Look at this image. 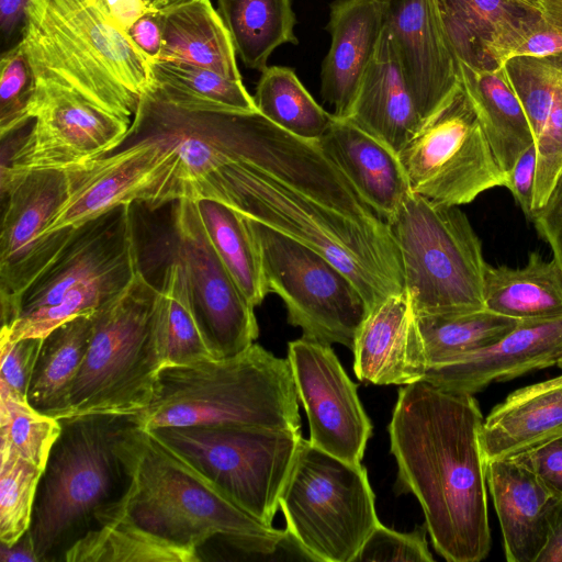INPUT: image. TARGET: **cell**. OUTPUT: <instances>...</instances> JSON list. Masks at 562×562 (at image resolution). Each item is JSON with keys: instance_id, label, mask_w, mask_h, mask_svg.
<instances>
[{"instance_id": "cell-1", "label": "cell", "mask_w": 562, "mask_h": 562, "mask_svg": "<svg viewBox=\"0 0 562 562\" xmlns=\"http://www.w3.org/2000/svg\"><path fill=\"white\" fill-rule=\"evenodd\" d=\"M483 420L472 394L419 381L400 389L387 426L395 491L417 498L448 562H479L491 550Z\"/></svg>"}, {"instance_id": "cell-2", "label": "cell", "mask_w": 562, "mask_h": 562, "mask_svg": "<svg viewBox=\"0 0 562 562\" xmlns=\"http://www.w3.org/2000/svg\"><path fill=\"white\" fill-rule=\"evenodd\" d=\"M127 485L121 497L98 514L123 516L154 536L198 551L221 537L250 553L272 554L290 538L248 514L203 475L135 423L117 446ZM95 525V524H94Z\"/></svg>"}, {"instance_id": "cell-3", "label": "cell", "mask_w": 562, "mask_h": 562, "mask_svg": "<svg viewBox=\"0 0 562 562\" xmlns=\"http://www.w3.org/2000/svg\"><path fill=\"white\" fill-rule=\"evenodd\" d=\"M20 43L36 82L70 88L125 119L150 82V59L99 0H27Z\"/></svg>"}, {"instance_id": "cell-4", "label": "cell", "mask_w": 562, "mask_h": 562, "mask_svg": "<svg viewBox=\"0 0 562 562\" xmlns=\"http://www.w3.org/2000/svg\"><path fill=\"white\" fill-rule=\"evenodd\" d=\"M132 417L147 430L224 426L301 431L289 359L255 342L231 357L165 367L151 402Z\"/></svg>"}, {"instance_id": "cell-5", "label": "cell", "mask_w": 562, "mask_h": 562, "mask_svg": "<svg viewBox=\"0 0 562 562\" xmlns=\"http://www.w3.org/2000/svg\"><path fill=\"white\" fill-rule=\"evenodd\" d=\"M60 422L29 529L40 562L61 560L127 485L117 446L134 424L132 416L85 415Z\"/></svg>"}, {"instance_id": "cell-6", "label": "cell", "mask_w": 562, "mask_h": 562, "mask_svg": "<svg viewBox=\"0 0 562 562\" xmlns=\"http://www.w3.org/2000/svg\"><path fill=\"white\" fill-rule=\"evenodd\" d=\"M157 290L139 268L92 314L90 344L71 387L67 418L135 416L151 402L168 359Z\"/></svg>"}, {"instance_id": "cell-7", "label": "cell", "mask_w": 562, "mask_h": 562, "mask_svg": "<svg viewBox=\"0 0 562 562\" xmlns=\"http://www.w3.org/2000/svg\"><path fill=\"white\" fill-rule=\"evenodd\" d=\"M225 205L323 255L355 283L370 310L405 290L390 229L364 226L250 165L241 169Z\"/></svg>"}, {"instance_id": "cell-8", "label": "cell", "mask_w": 562, "mask_h": 562, "mask_svg": "<svg viewBox=\"0 0 562 562\" xmlns=\"http://www.w3.org/2000/svg\"><path fill=\"white\" fill-rule=\"evenodd\" d=\"M138 269L133 203H125L75 228L61 252L24 292L5 338H44L67 321L93 314Z\"/></svg>"}, {"instance_id": "cell-9", "label": "cell", "mask_w": 562, "mask_h": 562, "mask_svg": "<svg viewBox=\"0 0 562 562\" xmlns=\"http://www.w3.org/2000/svg\"><path fill=\"white\" fill-rule=\"evenodd\" d=\"M417 316L485 307L482 243L458 206L408 192L386 222Z\"/></svg>"}, {"instance_id": "cell-10", "label": "cell", "mask_w": 562, "mask_h": 562, "mask_svg": "<svg viewBox=\"0 0 562 562\" xmlns=\"http://www.w3.org/2000/svg\"><path fill=\"white\" fill-rule=\"evenodd\" d=\"M279 508L290 539L314 561L355 562L380 524L366 468L331 456L304 438Z\"/></svg>"}, {"instance_id": "cell-11", "label": "cell", "mask_w": 562, "mask_h": 562, "mask_svg": "<svg viewBox=\"0 0 562 562\" xmlns=\"http://www.w3.org/2000/svg\"><path fill=\"white\" fill-rule=\"evenodd\" d=\"M149 431L229 501L272 526L303 438L301 431L224 426L162 427Z\"/></svg>"}, {"instance_id": "cell-12", "label": "cell", "mask_w": 562, "mask_h": 562, "mask_svg": "<svg viewBox=\"0 0 562 562\" xmlns=\"http://www.w3.org/2000/svg\"><path fill=\"white\" fill-rule=\"evenodd\" d=\"M266 288L278 294L288 323L303 336L350 350L370 308L355 283L323 255L250 220Z\"/></svg>"}, {"instance_id": "cell-13", "label": "cell", "mask_w": 562, "mask_h": 562, "mask_svg": "<svg viewBox=\"0 0 562 562\" xmlns=\"http://www.w3.org/2000/svg\"><path fill=\"white\" fill-rule=\"evenodd\" d=\"M397 155L411 192L438 204H468L505 184L506 176L461 82Z\"/></svg>"}, {"instance_id": "cell-14", "label": "cell", "mask_w": 562, "mask_h": 562, "mask_svg": "<svg viewBox=\"0 0 562 562\" xmlns=\"http://www.w3.org/2000/svg\"><path fill=\"white\" fill-rule=\"evenodd\" d=\"M71 182L70 169L1 170L5 198L0 233L1 327L15 321L24 292L57 258L76 228L45 235Z\"/></svg>"}, {"instance_id": "cell-15", "label": "cell", "mask_w": 562, "mask_h": 562, "mask_svg": "<svg viewBox=\"0 0 562 562\" xmlns=\"http://www.w3.org/2000/svg\"><path fill=\"white\" fill-rule=\"evenodd\" d=\"M33 125L1 170L71 169L116 150L131 119L54 82H36L30 104Z\"/></svg>"}, {"instance_id": "cell-16", "label": "cell", "mask_w": 562, "mask_h": 562, "mask_svg": "<svg viewBox=\"0 0 562 562\" xmlns=\"http://www.w3.org/2000/svg\"><path fill=\"white\" fill-rule=\"evenodd\" d=\"M172 228L173 258L183 267L194 312L214 359L246 350L259 336L255 306L217 255L195 201L175 202Z\"/></svg>"}, {"instance_id": "cell-17", "label": "cell", "mask_w": 562, "mask_h": 562, "mask_svg": "<svg viewBox=\"0 0 562 562\" xmlns=\"http://www.w3.org/2000/svg\"><path fill=\"white\" fill-rule=\"evenodd\" d=\"M299 401L310 427L308 441L352 464H360L372 424L330 345L302 336L288 345Z\"/></svg>"}, {"instance_id": "cell-18", "label": "cell", "mask_w": 562, "mask_h": 562, "mask_svg": "<svg viewBox=\"0 0 562 562\" xmlns=\"http://www.w3.org/2000/svg\"><path fill=\"white\" fill-rule=\"evenodd\" d=\"M175 161L173 148L155 136H127L114 151L71 168L70 193L45 235L78 227L125 203L154 198Z\"/></svg>"}, {"instance_id": "cell-19", "label": "cell", "mask_w": 562, "mask_h": 562, "mask_svg": "<svg viewBox=\"0 0 562 562\" xmlns=\"http://www.w3.org/2000/svg\"><path fill=\"white\" fill-rule=\"evenodd\" d=\"M384 25L422 122L460 87L437 0H386Z\"/></svg>"}, {"instance_id": "cell-20", "label": "cell", "mask_w": 562, "mask_h": 562, "mask_svg": "<svg viewBox=\"0 0 562 562\" xmlns=\"http://www.w3.org/2000/svg\"><path fill=\"white\" fill-rule=\"evenodd\" d=\"M561 357L562 317L519 321L488 347L428 366L423 381L445 391L474 395L493 382L554 366Z\"/></svg>"}, {"instance_id": "cell-21", "label": "cell", "mask_w": 562, "mask_h": 562, "mask_svg": "<svg viewBox=\"0 0 562 562\" xmlns=\"http://www.w3.org/2000/svg\"><path fill=\"white\" fill-rule=\"evenodd\" d=\"M351 351L360 381L407 385L424 380L428 357L405 290L386 296L369 311Z\"/></svg>"}, {"instance_id": "cell-22", "label": "cell", "mask_w": 562, "mask_h": 562, "mask_svg": "<svg viewBox=\"0 0 562 562\" xmlns=\"http://www.w3.org/2000/svg\"><path fill=\"white\" fill-rule=\"evenodd\" d=\"M384 4L375 0H335L327 31L330 47L321 70V93L336 117H347L361 80L380 44Z\"/></svg>"}, {"instance_id": "cell-23", "label": "cell", "mask_w": 562, "mask_h": 562, "mask_svg": "<svg viewBox=\"0 0 562 562\" xmlns=\"http://www.w3.org/2000/svg\"><path fill=\"white\" fill-rule=\"evenodd\" d=\"M486 484L508 562H537L549 532L557 497L526 467L513 459L486 463Z\"/></svg>"}, {"instance_id": "cell-24", "label": "cell", "mask_w": 562, "mask_h": 562, "mask_svg": "<svg viewBox=\"0 0 562 562\" xmlns=\"http://www.w3.org/2000/svg\"><path fill=\"white\" fill-rule=\"evenodd\" d=\"M317 144L359 196L387 222L411 191L398 155L350 120L335 115Z\"/></svg>"}, {"instance_id": "cell-25", "label": "cell", "mask_w": 562, "mask_h": 562, "mask_svg": "<svg viewBox=\"0 0 562 562\" xmlns=\"http://www.w3.org/2000/svg\"><path fill=\"white\" fill-rule=\"evenodd\" d=\"M562 435V374L515 390L484 418L486 461L509 459Z\"/></svg>"}, {"instance_id": "cell-26", "label": "cell", "mask_w": 562, "mask_h": 562, "mask_svg": "<svg viewBox=\"0 0 562 562\" xmlns=\"http://www.w3.org/2000/svg\"><path fill=\"white\" fill-rule=\"evenodd\" d=\"M396 154L422 124L387 30L367 68L347 117Z\"/></svg>"}, {"instance_id": "cell-27", "label": "cell", "mask_w": 562, "mask_h": 562, "mask_svg": "<svg viewBox=\"0 0 562 562\" xmlns=\"http://www.w3.org/2000/svg\"><path fill=\"white\" fill-rule=\"evenodd\" d=\"M458 63L462 89L506 176L522 151L536 144L528 116L505 65L476 68Z\"/></svg>"}, {"instance_id": "cell-28", "label": "cell", "mask_w": 562, "mask_h": 562, "mask_svg": "<svg viewBox=\"0 0 562 562\" xmlns=\"http://www.w3.org/2000/svg\"><path fill=\"white\" fill-rule=\"evenodd\" d=\"M162 46L155 60L213 70L243 81L229 32L211 0H195L160 12Z\"/></svg>"}, {"instance_id": "cell-29", "label": "cell", "mask_w": 562, "mask_h": 562, "mask_svg": "<svg viewBox=\"0 0 562 562\" xmlns=\"http://www.w3.org/2000/svg\"><path fill=\"white\" fill-rule=\"evenodd\" d=\"M485 307L517 321L562 317V270L531 251L522 268L486 265Z\"/></svg>"}, {"instance_id": "cell-30", "label": "cell", "mask_w": 562, "mask_h": 562, "mask_svg": "<svg viewBox=\"0 0 562 562\" xmlns=\"http://www.w3.org/2000/svg\"><path fill=\"white\" fill-rule=\"evenodd\" d=\"M92 330V314L77 316L43 338L27 391L29 403L56 419L68 416L69 397L83 363Z\"/></svg>"}, {"instance_id": "cell-31", "label": "cell", "mask_w": 562, "mask_h": 562, "mask_svg": "<svg viewBox=\"0 0 562 562\" xmlns=\"http://www.w3.org/2000/svg\"><path fill=\"white\" fill-rule=\"evenodd\" d=\"M217 11L236 55L250 69L261 72L277 47L299 43L292 0H217Z\"/></svg>"}, {"instance_id": "cell-32", "label": "cell", "mask_w": 562, "mask_h": 562, "mask_svg": "<svg viewBox=\"0 0 562 562\" xmlns=\"http://www.w3.org/2000/svg\"><path fill=\"white\" fill-rule=\"evenodd\" d=\"M66 562H195L198 551L178 547L123 516L98 519L64 553Z\"/></svg>"}, {"instance_id": "cell-33", "label": "cell", "mask_w": 562, "mask_h": 562, "mask_svg": "<svg viewBox=\"0 0 562 562\" xmlns=\"http://www.w3.org/2000/svg\"><path fill=\"white\" fill-rule=\"evenodd\" d=\"M195 202L217 255L249 302L255 307L260 305L268 291L249 218L215 201Z\"/></svg>"}, {"instance_id": "cell-34", "label": "cell", "mask_w": 562, "mask_h": 562, "mask_svg": "<svg viewBox=\"0 0 562 562\" xmlns=\"http://www.w3.org/2000/svg\"><path fill=\"white\" fill-rule=\"evenodd\" d=\"M150 82L170 102L203 111H258L243 81L188 64L150 60Z\"/></svg>"}, {"instance_id": "cell-35", "label": "cell", "mask_w": 562, "mask_h": 562, "mask_svg": "<svg viewBox=\"0 0 562 562\" xmlns=\"http://www.w3.org/2000/svg\"><path fill=\"white\" fill-rule=\"evenodd\" d=\"M437 3L458 61L476 68H494L485 47L501 26L537 11L518 0H437Z\"/></svg>"}, {"instance_id": "cell-36", "label": "cell", "mask_w": 562, "mask_h": 562, "mask_svg": "<svg viewBox=\"0 0 562 562\" xmlns=\"http://www.w3.org/2000/svg\"><path fill=\"white\" fill-rule=\"evenodd\" d=\"M254 100L258 111L282 130L306 140L317 142L329 128L334 115L310 94L295 71L268 66L261 71Z\"/></svg>"}, {"instance_id": "cell-37", "label": "cell", "mask_w": 562, "mask_h": 562, "mask_svg": "<svg viewBox=\"0 0 562 562\" xmlns=\"http://www.w3.org/2000/svg\"><path fill=\"white\" fill-rule=\"evenodd\" d=\"M417 316V315H416ZM430 364L488 347L509 331L519 321L486 307L473 311L417 316Z\"/></svg>"}, {"instance_id": "cell-38", "label": "cell", "mask_w": 562, "mask_h": 562, "mask_svg": "<svg viewBox=\"0 0 562 562\" xmlns=\"http://www.w3.org/2000/svg\"><path fill=\"white\" fill-rule=\"evenodd\" d=\"M155 305L167 334L166 367L214 359L194 312L186 272L175 258L165 269Z\"/></svg>"}, {"instance_id": "cell-39", "label": "cell", "mask_w": 562, "mask_h": 562, "mask_svg": "<svg viewBox=\"0 0 562 562\" xmlns=\"http://www.w3.org/2000/svg\"><path fill=\"white\" fill-rule=\"evenodd\" d=\"M61 422L35 409L26 397L0 384V454L14 453L45 469Z\"/></svg>"}, {"instance_id": "cell-40", "label": "cell", "mask_w": 562, "mask_h": 562, "mask_svg": "<svg viewBox=\"0 0 562 562\" xmlns=\"http://www.w3.org/2000/svg\"><path fill=\"white\" fill-rule=\"evenodd\" d=\"M0 457V541L12 544L31 527L44 470L14 453Z\"/></svg>"}, {"instance_id": "cell-41", "label": "cell", "mask_w": 562, "mask_h": 562, "mask_svg": "<svg viewBox=\"0 0 562 562\" xmlns=\"http://www.w3.org/2000/svg\"><path fill=\"white\" fill-rule=\"evenodd\" d=\"M492 67L518 56L544 57L562 54V19L535 11L501 26L485 47Z\"/></svg>"}, {"instance_id": "cell-42", "label": "cell", "mask_w": 562, "mask_h": 562, "mask_svg": "<svg viewBox=\"0 0 562 562\" xmlns=\"http://www.w3.org/2000/svg\"><path fill=\"white\" fill-rule=\"evenodd\" d=\"M504 65L537 142L550 114L562 71V54L544 57L518 56Z\"/></svg>"}, {"instance_id": "cell-43", "label": "cell", "mask_w": 562, "mask_h": 562, "mask_svg": "<svg viewBox=\"0 0 562 562\" xmlns=\"http://www.w3.org/2000/svg\"><path fill=\"white\" fill-rule=\"evenodd\" d=\"M35 77L20 41L1 54L0 60V136L24 126L35 89Z\"/></svg>"}, {"instance_id": "cell-44", "label": "cell", "mask_w": 562, "mask_h": 562, "mask_svg": "<svg viewBox=\"0 0 562 562\" xmlns=\"http://www.w3.org/2000/svg\"><path fill=\"white\" fill-rule=\"evenodd\" d=\"M536 146L538 159L533 211L546 204L562 173V71L555 87L547 124L536 142Z\"/></svg>"}, {"instance_id": "cell-45", "label": "cell", "mask_w": 562, "mask_h": 562, "mask_svg": "<svg viewBox=\"0 0 562 562\" xmlns=\"http://www.w3.org/2000/svg\"><path fill=\"white\" fill-rule=\"evenodd\" d=\"M426 532V526L411 532H398L380 522L364 541L355 562H432Z\"/></svg>"}, {"instance_id": "cell-46", "label": "cell", "mask_w": 562, "mask_h": 562, "mask_svg": "<svg viewBox=\"0 0 562 562\" xmlns=\"http://www.w3.org/2000/svg\"><path fill=\"white\" fill-rule=\"evenodd\" d=\"M43 338L0 339V384L27 398Z\"/></svg>"}, {"instance_id": "cell-47", "label": "cell", "mask_w": 562, "mask_h": 562, "mask_svg": "<svg viewBox=\"0 0 562 562\" xmlns=\"http://www.w3.org/2000/svg\"><path fill=\"white\" fill-rule=\"evenodd\" d=\"M509 459L529 469L562 498V435Z\"/></svg>"}, {"instance_id": "cell-48", "label": "cell", "mask_w": 562, "mask_h": 562, "mask_svg": "<svg viewBox=\"0 0 562 562\" xmlns=\"http://www.w3.org/2000/svg\"><path fill=\"white\" fill-rule=\"evenodd\" d=\"M537 146L532 144L506 173L505 184L529 221L533 218V194L537 171Z\"/></svg>"}, {"instance_id": "cell-49", "label": "cell", "mask_w": 562, "mask_h": 562, "mask_svg": "<svg viewBox=\"0 0 562 562\" xmlns=\"http://www.w3.org/2000/svg\"><path fill=\"white\" fill-rule=\"evenodd\" d=\"M532 222L562 270V173L546 204L535 211Z\"/></svg>"}, {"instance_id": "cell-50", "label": "cell", "mask_w": 562, "mask_h": 562, "mask_svg": "<svg viewBox=\"0 0 562 562\" xmlns=\"http://www.w3.org/2000/svg\"><path fill=\"white\" fill-rule=\"evenodd\" d=\"M128 34L150 60L159 57L162 46V27L159 13L148 12L140 16L131 26Z\"/></svg>"}, {"instance_id": "cell-51", "label": "cell", "mask_w": 562, "mask_h": 562, "mask_svg": "<svg viewBox=\"0 0 562 562\" xmlns=\"http://www.w3.org/2000/svg\"><path fill=\"white\" fill-rule=\"evenodd\" d=\"M27 0H0V30L3 50L19 42Z\"/></svg>"}, {"instance_id": "cell-52", "label": "cell", "mask_w": 562, "mask_h": 562, "mask_svg": "<svg viewBox=\"0 0 562 562\" xmlns=\"http://www.w3.org/2000/svg\"><path fill=\"white\" fill-rule=\"evenodd\" d=\"M105 12L125 31L151 12L144 0H99Z\"/></svg>"}, {"instance_id": "cell-53", "label": "cell", "mask_w": 562, "mask_h": 562, "mask_svg": "<svg viewBox=\"0 0 562 562\" xmlns=\"http://www.w3.org/2000/svg\"><path fill=\"white\" fill-rule=\"evenodd\" d=\"M537 562H562V498L551 516L547 542Z\"/></svg>"}, {"instance_id": "cell-54", "label": "cell", "mask_w": 562, "mask_h": 562, "mask_svg": "<svg viewBox=\"0 0 562 562\" xmlns=\"http://www.w3.org/2000/svg\"><path fill=\"white\" fill-rule=\"evenodd\" d=\"M1 562H40L34 543L27 531L16 542L7 544L1 542Z\"/></svg>"}, {"instance_id": "cell-55", "label": "cell", "mask_w": 562, "mask_h": 562, "mask_svg": "<svg viewBox=\"0 0 562 562\" xmlns=\"http://www.w3.org/2000/svg\"><path fill=\"white\" fill-rule=\"evenodd\" d=\"M550 19H562V0H518Z\"/></svg>"}, {"instance_id": "cell-56", "label": "cell", "mask_w": 562, "mask_h": 562, "mask_svg": "<svg viewBox=\"0 0 562 562\" xmlns=\"http://www.w3.org/2000/svg\"><path fill=\"white\" fill-rule=\"evenodd\" d=\"M191 1L195 0H150L149 8L151 12L160 13Z\"/></svg>"}, {"instance_id": "cell-57", "label": "cell", "mask_w": 562, "mask_h": 562, "mask_svg": "<svg viewBox=\"0 0 562 562\" xmlns=\"http://www.w3.org/2000/svg\"><path fill=\"white\" fill-rule=\"evenodd\" d=\"M557 366L562 369V357L560 358V360L558 361Z\"/></svg>"}, {"instance_id": "cell-58", "label": "cell", "mask_w": 562, "mask_h": 562, "mask_svg": "<svg viewBox=\"0 0 562 562\" xmlns=\"http://www.w3.org/2000/svg\"><path fill=\"white\" fill-rule=\"evenodd\" d=\"M144 1H145V3H146V4L148 5V8H149V1H150V0H144ZM149 10H150V8H149ZM150 11H151V10H150Z\"/></svg>"}, {"instance_id": "cell-59", "label": "cell", "mask_w": 562, "mask_h": 562, "mask_svg": "<svg viewBox=\"0 0 562 562\" xmlns=\"http://www.w3.org/2000/svg\"><path fill=\"white\" fill-rule=\"evenodd\" d=\"M375 1H379V2H385L386 0H375Z\"/></svg>"}]
</instances>
